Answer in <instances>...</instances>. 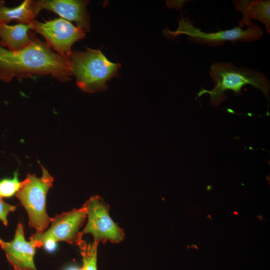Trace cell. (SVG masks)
I'll list each match as a JSON object with an SVG mask.
<instances>
[{"instance_id": "obj_17", "label": "cell", "mask_w": 270, "mask_h": 270, "mask_svg": "<svg viewBox=\"0 0 270 270\" xmlns=\"http://www.w3.org/2000/svg\"><path fill=\"white\" fill-rule=\"evenodd\" d=\"M48 252H52L54 251L56 247V242L50 238H48L44 240L41 243V247Z\"/></svg>"}, {"instance_id": "obj_1", "label": "cell", "mask_w": 270, "mask_h": 270, "mask_svg": "<svg viewBox=\"0 0 270 270\" xmlns=\"http://www.w3.org/2000/svg\"><path fill=\"white\" fill-rule=\"evenodd\" d=\"M48 74L62 82L69 80L72 76L67 58L54 52L35 34L31 44L18 51H10L0 46V80L8 82L14 77Z\"/></svg>"}, {"instance_id": "obj_9", "label": "cell", "mask_w": 270, "mask_h": 270, "mask_svg": "<svg viewBox=\"0 0 270 270\" xmlns=\"http://www.w3.org/2000/svg\"><path fill=\"white\" fill-rule=\"evenodd\" d=\"M0 246L14 270H37L34 262L37 247L34 241L26 240L22 224H18L14 239Z\"/></svg>"}, {"instance_id": "obj_5", "label": "cell", "mask_w": 270, "mask_h": 270, "mask_svg": "<svg viewBox=\"0 0 270 270\" xmlns=\"http://www.w3.org/2000/svg\"><path fill=\"white\" fill-rule=\"evenodd\" d=\"M178 24L176 30L171 31L168 28L164 29V34L172 39L179 35H186L190 41L211 46H222L226 42L236 43L238 42H247L256 41L260 39L264 34L262 28L253 22L245 30L237 26L211 32H202L194 26L192 20L182 16L178 20Z\"/></svg>"}, {"instance_id": "obj_23", "label": "cell", "mask_w": 270, "mask_h": 270, "mask_svg": "<svg viewBox=\"0 0 270 270\" xmlns=\"http://www.w3.org/2000/svg\"><path fill=\"white\" fill-rule=\"evenodd\" d=\"M4 242L0 238V246H1L2 244H3Z\"/></svg>"}, {"instance_id": "obj_3", "label": "cell", "mask_w": 270, "mask_h": 270, "mask_svg": "<svg viewBox=\"0 0 270 270\" xmlns=\"http://www.w3.org/2000/svg\"><path fill=\"white\" fill-rule=\"evenodd\" d=\"M86 49L72 52L66 58L72 76H76L78 86L84 92L105 90L106 82L117 75L120 64L110 62L100 50Z\"/></svg>"}, {"instance_id": "obj_13", "label": "cell", "mask_w": 270, "mask_h": 270, "mask_svg": "<svg viewBox=\"0 0 270 270\" xmlns=\"http://www.w3.org/2000/svg\"><path fill=\"white\" fill-rule=\"evenodd\" d=\"M39 12L33 0H25L20 6L13 8H8L4 0H0V22L6 24L12 20L22 24H30Z\"/></svg>"}, {"instance_id": "obj_21", "label": "cell", "mask_w": 270, "mask_h": 270, "mask_svg": "<svg viewBox=\"0 0 270 270\" xmlns=\"http://www.w3.org/2000/svg\"><path fill=\"white\" fill-rule=\"evenodd\" d=\"M233 214L236 215V216H238V213L236 211H234L233 212Z\"/></svg>"}, {"instance_id": "obj_10", "label": "cell", "mask_w": 270, "mask_h": 270, "mask_svg": "<svg viewBox=\"0 0 270 270\" xmlns=\"http://www.w3.org/2000/svg\"><path fill=\"white\" fill-rule=\"evenodd\" d=\"M40 12L42 9L52 11L62 18L74 21L84 32L90 30L89 14L86 7L88 1L78 0H33Z\"/></svg>"}, {"instance_id": "obj_19", "label": "cell", "mask_w": 270, "mask_h": 270, "mask_svg": "<svg viewBox=\"0 0 270 270\" xmlns=\"http://www.w3.org/2000/svg\"><path fill=\"white\" fill-rule=\"evenodd\" d=\"M256 216L259 219L261 223H262V219L264 218L262 215V214H261L260 216L258 215Z\"/></svg>"}, {"instance_id": "obj_4", "label": "cell", "mask_w": 270, "mask_h": 270, "mask_svg": "<svg viewBox=\"0 0 270 270\" xmlns=\"http://www.w3.org/2000/svg\"><path fill=\"white\" fill-rule=\"evenodd\" d=\"M41 168L42 176L37 178L36 174H28L16 194L28 212L30 226L38 232H44L50 223L51 218L46 212V201L48 192L54 181L48 171L42 165Z\"/></svg>"}, {"instance_id": "obj_14", "label": "cell", "mask_w": 270, "mask_h": 270, "mask_svg": "<svg viewBox=\"0 0 270 270\" xmlns=\"http://www.w3.org/2000/svg\"><path fill=\"white\" fill-rule=\"evenodd\" d=\"M82 257V270H97V248L98 244L96 242H87L80 237L76 242Z\"/></svg>"}, {"instance_id": "obj_11", "label": "cell", "mask_w": 270, "mask_h": 270, "mask_svg": "<svg viewBox=\"0 0 270 270\" xmlns=\"http://www.w3.org/2000/svg\"><path fill=\"white\" fill-rule=\"evenodd\" d=\"M236 10L242 14V18L238 22V26L242 28L252 24V19L256 20L265 26L270 34V0H235L233 1Z\"/></svg>"}, {"instance_id": "obj_22", "label": "cell", "mask_w": 270, "mask_h": 270, "mask_svg": "<svg viewBox=\"0 0 270 270\" xmlns=\"http://www.w3.org/2000/svg\"><path fill=\"white\" fill-rule=\"evenodd\" d=\"M212 214H208V215L207 216V217L208 218H210V220H212Z\"/></svg>"}, {"instance_id": "obj_12", "label": "cell", "mask_w": 270, "mask_h": 270, "mask_svg": "<svg viewBox=\"0 0 270 270\" xmlns=\"http://www.w3.org/2000/svg\"><path fill=\"white\" fill-rule=\"evenodd\" d=\"M29 24L8 26L0 22V44L10 51L16 52L24 48L33 42L34 34L30 32Z\"/></svg>"}, {"instance_id": "obj_15", "label": "cell", "mask_w": 270, "mask_h": 270, "mask_svg": "<svg viewBox=\"0 0 270 270\" xmlns=\"http://www.w3.org/2000/svg\"><path fill=\"white\" fill-rule=\"evenodd\" d=\"M18 176L16 171L14 172L12 178L0 180V198H10L16 194L22 184Z\"/></svg>"}, {"instance_id": "obj_20", "label": "cell", "mask_w": 270, "mask_h": 270, "mask_svg": "<svg viewBox=\"0 0 270 270\" xmlns=\"http://www.w3.org/2000/svg\"><path fill=\"white\" fill-rule=\"evenodd\" d=\"M66 270H82V268H78L72 267L67 269Z\"/></svg>"}, {"instance_id": "obj_8", "label": "cell", "mask_w": 270, "mask_h": 270, "mask_svg": "<svg viewBox=\"0 0 270 270\" xmlns=\"http://www.w3.org/2000/svg\"><path fill=\"white\" fill-rule=\"evenodd\" d=\"M86 218V210L84 206L80 208L63 212L51 218V224L48 230L42 232H36L30 239L35 242L37 248H40L42 242L48 238L56 242L76 243L82 236L80 229Z\"/></svg>"}, {"instance_id": "obj_16", "label": "cell", "mask_w": 270, "mask_h": 270, "mask_svg": "<svg viewBox=\"0 0 270 270\" xmlns=\"http://www.w3.org/2000/svg\"><path fill=\"white\" fill-rule=\"evenodd\" d=\"M16 209V206L7 204L0 198V220L4 225L8 224L7 216L8 214L14 211Z\"/></svg>"}, {"instance_id": "obj_2", "label": "cell", "mask_w": 270, "mask_h": 270, "mask_svg": "<svg viewBox=\"0 0 270 270\" xmlns=\"http://www.w3.org/2000/svg\"><path fill=\"white\" fill-rule=\"evenodd\" d=\"M209 74L214 83L210 90L202 88L197 98L204 94L210 97V104L217 106L224 102L228 96L226 90L233 91L236 96L242 94V88L250 84L260 90L269 100L270 84L266 76L260 72L246 68H238L228 62H218L212 64Z\"/></svg>"}, {"instance_id": "obj_7", "label": "cell", "mask_w": 270, "mask_h": 270, "mask_svg": "<svg viewBox=\"0 0 270 270\" xmlns=\"http://www.w3.org/2000/svg\"><path fill=\"white\" fill-rule=\"evenodd\" d=\"M29 24L32 30L42 35L48 44L64 58L71 54L73 44L85 36L80 28L62 18L44 22L34 20Z\"/></svg>"}, {"instance_id": "obj_6", "label": "cell", "mask_w": 270, "mask_h": 270, "mask_svg": "<svg viewBox=\"0 0 270 270\" xmlns=\"http://www.w3.org/2000/svg\"><path fill=\"white\" fill-rule=\"evenodd\" d=\"M83 206L88 222L80 232L82 236L90 234L94 236V241L98 244L106 240L118 243L124 239L123 230L112 220L109 214V206L100 196L91 197Z\"/></svg>"}, {"instance_id": "obj_18", "label": "cell", "mask_w": 270, "mask_h": 270, "mask_svg": "<svg viewBox=\"0 0 270 270\" xmlns=\"http://www.w3.org/2000/svg\"><path fill=\"white\" fill-rule=\"evenodd\" d=\"M188 248H191L194 249H197L198 250H199V248L197 246L196 244H192L190 246H187Z\"/></svg>"}]
</instances>
